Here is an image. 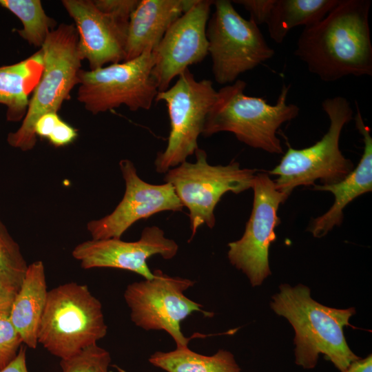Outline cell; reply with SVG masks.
Listing matches in <instances>:
<instances>
[{
  "label": "cell",
  "instance_id": "obj_17",
  "mask_svg": "<svg viewBox=\"0 0 372 372\" xmlns=\"http://www.w3.org/2000/svg\"><path fill=\"white\" fill-rule=\"evenodd\" d=\"M354 121L362 134L364 150L358 165L342 180L330 185H314L313 190L329 192L335 200L330 209L313 219L308 230L316 238L324 236L343 220V210L355 198L372 190V137L370 128L365 125L358 104L355 102Z\"/></svg>",
  "mask_w": 372,
  "mask_h": 372
},
{
  "label": "cell",
  "instance_id": "obj_15",
  "mask_svg": "<svg viewBox=\"0 0 372 372\" xmlns=\"http://www.w3.org/2000/svg\"><path fill=\"white\" fill-rule=\"evenodd\" d=\"M178 249V244L166 238L163 229L151 226L143 229L136 241L126 242L121 238L92 239L79 244L72 254L83 269H120L150 280L154 275L147 265V260L154 255H160L166 260L172 259Z\"/></svg>",
  "mask_w": 372,
  "mask_h": 372
},
{
  "label": "cell",
  "instance_id": "obj_19",
  "mask_svg": "<svg viewBox=\"0 0 372 372\" xmlns=\"http://www.w3.org/2000/svg\"><path fill=\"white\" fill-rule=\"evenodd\" d=\"M47 285L42 261L28 266L9 318L25 345L36 349L38 332L47 298Z\"/></svg>",
  "mask_w": 372,
  "mask_h": 372
},
{
  "label": "cell",
  "instance_id": "obj_32",
  "mask_svg": "<svg viewBox=\"0 0 372 372\" xmlns=\"http://www.w3.org/2000/svg\"><path fill=\"white\" fill-rule=\"evenodd\" d=\"M0 372H28L25 347H20L16 358Z\"/></svg>",
  "mask_w": 372,
  "mask_h": 372
},
{
  "label": "cell",
  "instance_id": "obj_26",
  "mask_svg": "<svg viewBox=\"0 0 372 372\" xmlns=\"http://www.w3.org/2000/svg\"><path fill=\"white\" fill-rule=\"evenodd\" d=\"M22 342L9 316L0 314V371L16 358Z\"/></svg>",
  "mask_w": 372,
  "mask_h": 372
},
{
  "label": "cell",
  "instance_id": "obj_25",
  "mask_svg": "<svg viewBox=\"0 0 372 372\" xmlns=\"http://www.w3.org/2000/svg\"><path fill=\"white\" fill-rule=\"evenodd\" d=\"M28 266L19 245L0 220V270L21 284Z\"/></svg>",
  "mask_w": 372,
  "mask_h": 372
},
{
  "label": "cell",
  "instance_id": "obj_24",
  "mask_svg": "<svg viewBox=\"0 0 372 372\" xmlns=\"http://www.w3.org/2000/svg\"><path fill=\"white\" fill-rule=\"evenodd\" d=\"M110 362V353L96 344L61 360L60 365L62 372H109Z\"/></svg>",
  "mask_w": 372,
  "mask_h": 372
},
{
  "label": "cell",
  "instance_id": "obj_23",
  "mask_svg": "<svg viewBox=\"0 0 372 372\" xmlns=\"http://www.w3.org/2000/svg\"><path fill=\"white\" fill-rule=\"evenodd\" d=\"M0 6L21 21L23 28L15 31L35 47H41L56 26L55 20L45 14L39 0H0Z\"/></svg>",
  "mask_w": 372,
  "mask_h": 372
},
{
  "label": "cell",
  "instance_id": "obj_10",
  "mask_svg": "<svg viewBox=\"0 0 372 372\" xmlns=\"http://www.w3.org/2000/svg\"><path fill=\"white\" fill-rule=\"evenodd\" d=\"M152 52L94 70H81L77 99L93 114L122 105L131 111L149 110L158 92L152 76Z\"/></svg>",
  "mask_w": 372,
  "mask_h": 372
},
{
  "label": "cell",
  "instance_id": "obj_3",
  "mask_svg": "<svg viewBox=\"0 0 372 372\" xmlns=\"http://www.w3.org/2000/svg\"><path fill=\"white\" fill-rule=\"evenodd\" d=\"M247 83L237 79L217 91L207 114L202 134L205 136L221 132L233 133L249 147L271 154H281L283 149L277 131L285 123L299 114L298 106L287 103L290 85H283L275 105L262 97L245 94Z\"/></svg>",
  "mask_w": 372,
  "mask_h": 372
},
{
  "label": "cell",
  "instance_id": "obj_12",
  "mask_svg": "<svg viewBox=\"0 0 372 372\" xmlns=\"http://www.w3.org/2000/svg\"><path fill=\"white\" fill-rule=\"evenodd\" d=\"M251 188L254 201L249 219L242 236L228 244L227 256L231 264L256 287L271 275L269 249L276 240L275 229L280 223L278 207L287 198L266 173L255 175Z\"/></svg>",
  "mask_w": 372,
  "mask_h": 372
},
{
  "label": "cell",
  "instance_id": "obj_13",
  "mask_svg": "<svg viewBox=\"0 0 372 372\" xmlns=\"http://www.w3.org/2000/svg\"><path fill=\"white\" fill-rule=\"evenodd\" d=\"M213 3L214 1L197 0L171 25L152 50V76L158 92L167 90L175 77L209 54L206 28Z\"/></svg>",
  "mask_w": 372,
  "mask_h": 372
},
{
  "label": "cell",
  "instance_id": "obj_33",
  "mask_svg": "<svg viewBox=\"0 0 372 372\" xmlns=\"http://www.w3.org/2000/svg\"><path fill=\"white\" fill-rule=\"evenodd\" d=\"M341 372H372V355L366 358H360L352 362L344 371Z\"/></svg>",
  "mask_w": 372,
  "mask_h": 372
},
{
  "label": "cell",
  "instance_id": "obj_9",
  "mask_svg": "<svg viewBox=\"0 0 372 372\" xmlns=\"http://www.w3.org/2000/svg\"><path fill=\"white\" fill-rule=\"evenodd\" d=\"M178 77L173 86L158 92L155 99V101L165 102L170 123L167 146L157 153L154 161L156 171L161 174L195 153L198 138L217 95L211 81H197L189 70Z\"/></svg>",
  "mask_w": 372,
  "mask_h": 372
},
{
  "label": "cell",
  "instance_id": "obj_7",
  "mask_svg": "<svg viewBox=\"0 0 372 372\" xmlns=\"http://www.w3.org/2000/svg\"><path fill=\"white\" fill-rule=\"evenodd\" d=\"M194 163L184 161L169 169L165 183H170L189 214L191 240L203 225L213 228L216 223L214 209L227 192L239 194L252 187L256 169L241 168L239 163L211 165L207 154L198 148Z\"/></svg>",
  "mask_w": 372,
  "mask_h": 372
},
{
  "label": "cell",
  "instance_id": "obj_2",
  "mask_svg": "<svg viewBox=\"0 0 372 372\" xmlns=\"http://www.w3.org/2000/svg\"><path fill=\"white\" fill-rule=\"evenodd\" d=\"M272 296L270 307L293 327L296 364L313 369L322 353L341 371L357 356L347 343L343 329L355 313L354 307L335 309L323 305L311 296L308 287L283 284Z\"/></svg>",
  "mask_w": 372,
  "mask_h": 372
},
{
  "label": "cell",
  "instance_id": "obj_4",
  "mask_svg": "<svg viewBox=\"0 0 372 372\" xmlns=\"http://www.w3.org/2000/svg\"><path fill=\"white\" fill-rule=\"evenodd\" d=\"M78 32L74 24L61 23L52 30L41 47L43 71L29 100L28 110L21 126L10 132L8 143L26 152L34 148L37 136L34 127L40 116L58 112L63 103L79 84L81 70L78 50Z\"/></svg>",
  "mask_w": 372,
  "mask_h": 372
},
{
  "label": "cell",
  "instance_id": "obj_8",
  "mask_svg": "<svg viewBox=\"0 0 372 372\" xmlns=\"http://www.w3.org/2000/svg\"><path fill=\"white\" fill-rule=\"evenodd\" d=\"M215 10L209 19L206 36L215 81L234 83L275 54L258 25L243 18L229 0L214 1Z\"/></svg>",
  "mask_w": 372,
  "mask_h": 372
},
{
  "label": "cell",
  "instance_id": "obj_28",
  "mask_svg": "<svg viewBox=\"0 0 372 372\" xmlns=\"http://www.w3.org/2000/svg\"><path fill=\"white\" fill-rule=\"evenodd\" d=\"M21 284L0 270V314L10 315Z\"/></svg>",
  "mask_w": 372,
  "mask_h": 372
},
{
  "label": "cell",
  "instance_id": "obj_21",
  "mask_svg": "<svg viewBox=\"0 0 372 372\" xmlns=\"http://www.w3.org/2000/svg\"><path fill=\"white\" fill-rule=\"evenodd\" d=\"M340 0H273L265 23L274 42L281 43L289 31L322 19Z\"/></svg>",
  "mask_w": 372,
  "mask_h": 372
},
{
  "label": "cell",
  "instance_id": "obj_16",
  "mask_svg": "<svg viewBox=\"0 0 372 372\" xmlns=\"http://www.w3.org/2000/svg\"><path fill=\"white\" fill-rule=\"evenodd\" d=\"M78 32V50L90 70L124 61L129 21L99 10L92 0H63Z\"/></svg>",
  "mask_w": 372,
  "mask_h": 372
},
{
  "label": "cell",
  "instance_id": "obj_20",
  "mask_svg": "<svg viewBox=\"0 0 372 372\" xmlns=\"http://www.w3.org/2000/svg\"><path fill=\"white\" fill-rule=\"evenodd\" d=\"M43 68L40 50L19 62L0 67V103L6 106L8 121L23 119Z\"/></svg>",
  "mask_w": 372,
  "mask_h": 372
},
{
  "label": "cell",
  "instance_id": "obj_11",
  "mask_svg": "<svg viewBox=\"0 0 372 372\" xmlns=\"http://www.w3.org/2000/svg\"><path fill=\"white\" fill-rule=\"evenodd\" d=\"M150 280L129 285L124 298L130 309L132 321L146 331L163 330L172 336L176 347H187L190 338L181 331L180 323L196 311L207 316L212 313L188 298L184 291L195 282L178 276H170L160 269L153 271Z\"/></svg>",
  "mask_w": 372,
  "mask_h": 372
},
{
  "label": "cell",
  "instance_id": "obj_6",
  "mask_svg": "<svg viewBox=\"0 0 372 372\" xmlns=\"http://www.w3.org/2000/svg\"><path fill=\"white\" fill-rule=\"evenodd\" d=\"M322 108L329 120L328 131L315 144L301 149L288 147L280 163L269 174L278 176L276 188L287 199L298 186L335 183L344 179L353 169L351 161L340 149L343 127L353 119V110L348 100L340 96L327 98Z\"/></svg>",
  "mask_w": 372,
  "mask_h": 372
},
{
  "label": "cell",
  "instance_id": "obj_18",
  "mask_svg": "<svg viewBox=\"0 0 372 372\" xmlns=\"http://www.w3.org/2000/svg\"><path fill=\"white\" fill-rule=\"evenodd\" d=\"M196 1H139L129 20L124 61L152 52L171 25Z\"/></svg>",
  "mask_w": 372,
  "mask_h": 372
},
{
  "label": "cell",
  "instance_id": "obj_30",
  "mask_svg": "<svg viewBox=\"0 0 372 372\" xmlns=\"http://www.w3.org/2000/svg\"><path fill=\"white\" fill-rule=\"evenodd\" d=\"M77 136V130L61 119L52 129L47 139L53 146L59 147L72 143Z\"/></svg>",
  "mask_w": 372,
  "mask_h": 372
},
{
  "label": "cell",
  "instance_id": "obj_31",
  "mask_svg": "<svg viewBox=\"0 0 372 372\" xmlns=\"http://www.w3.org/2000/svg\"><path fill=\"white\" fill-rule=\"evenodd\" d=\"M61 119L58 112H49L43 114L34 125V134L37 136L48 138L52 129Z\"/></svg>",
  "mask_w": 372,
  "mask_h": 372
},
{
  "label": "cell",
  "instance_id": "obj_14",
  "mask_svg": "<svg viewBox=\"0 0 372 372\" xmlns=\"http://www.w3.org/2000/svg\"><path fill=\"white\" fill-rule=\"evenodd\" d=\"M125 181L123 197L110 214L87 224L92 239L121 238L136 221L163 211H180L184 206L169 183L154 185L142 180L134 163L119 162Z\"/></svg>",
  "mask_w": 372,
  "mask_h": 372
},
{
  "label": "cell",
  "instance_id": "obj_1",
  "mask_svg": "<svg viewBox=\"0 0 372 372\" xmlns=\"http://www.w3.org/2000/svg\"><path fill=\"white\" fill-rule=\"evenodd\" d=\"M370 0H340L320 21L304 28L294 54L325 82L372 75Z\"/></svg>",
  "mask_w": 372,
  "mask_h": 372
},
{
  "label": "cell",
  "instance_id": "obj_5",
  "mask_svg": "<svg viewBox=\"0 0 372 372\" xmlns=\"http://www.w3.org/2000/svg\"><path fill=\"white\" fill-rule=\"evenodd\" d=\"M107 327L101 302L87 285L69 282L48 291L38 343L64 360L104 338Z\"/></svg>",
  "mask_w": 372,
  "mask_h": 372
},
{
  "label": "cell",
  "instance_id": "obj_29",
  "mask_svg": "<svg viewBox=\"0 0 372 372\" xmlns=\"http://www.w3.org/2000/svg\"><path fill=\"white\" fill-rule=\"evenodd\" d=\"M250 14V19L257 25L265 23L273 0H236Z\"/></svg>",
  "mask_w": 372,
  "mask_h": 372
},
{
  "label": "cell",
  "instance_id": "obj_27",
  "mask_svg": "<svg viewBox=\"0 0 372 372\" xmlns=\"http://www.w3.org/2000/svg\"><path fill=\"white\" fill-rule=\"evenodd\" d=\"M93 2L101 12L118 19L129 21L139 0H93Z\"/></svg>",
  "mask_w": 372,
  "mask_h": 372
},
{
  "label": "cell",
  "instance_id": "obj_22",
  "mask_svg": "<svg viewBox=\"0 0 372 372\" xmlns=\"http://www.w3.org/2000/svg\"><path fill=\"white\" fill-rule=\"evenodd\" d=\"M149 362L167 372H240L234 355L223 349L212 355H205L188 347H176L168 352L154 353Z\"/></svg>",
  "mask_w": 372,
  "mask_h": 372
}]
</instances>
